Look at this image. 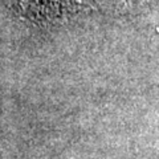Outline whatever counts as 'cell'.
<instances>
[{
  "label": "cell",
  "instance_id": "1",
  "mask_svg": "<svg viewBox=\"0 0 159 159\" xmlns=\"http://www.w3.org/2000/svg\"><path fill=\"white\" fill-rule=\"evenodd\" d=\"M20 4L28 12L34 13H47L56 9L60 4V0H19Z\"/></svg>",
  "mask_w": 159,
  "mask_h": 159
}]
</instances>
